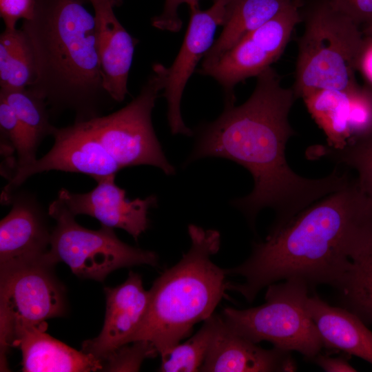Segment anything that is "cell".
<instances>
[{
  "mask_svg": "<svg viewBox=\"0 0 372 372\" xmlns=\"http://www.w3.org/2000/svg\"><path fill=\"white\" fill-rule=\"evenodd\" d=\"M256 78L255 88L245 102L225 106L217 119L198 128L185 163L218 157L243 166L253 177L254 188L231 204L253 226L262 209H271L275 219L270 227H278L315 202L344 188L351 179L338 169L316 179L292 170L285 149L295 134L289 116L297 97L292 87L282 85L272 67Z\"/></svg>",
  "mask_w": 372,
  "mask_h": 372,
  "instance_id": "obj_1",
  "label": "cell"
},
{
  "mask_svg": "<svg viewBox=\"0 0 372 372\" xmlns=\"http://www.w3.org/2000/svg\"><path fill=\"white\" fill-rule=\"evenodd\" d=\"M372 219V209L355 179L306 207L285 224L270 227L263 241L254 242L248 258L225 269L242 283L227 289L251 302L265 287L297 278L309 287L325 284L338 289L350 263L349 253Z\"/></svg>",
  "mask_w": 372,
  "mask_h": 372,
  "instance_id": "obj_2",
  "label": "cell"
},
{
  "mask_svg": "<svg viewBox=\"0 0 372 372\" xmlns=\"http://www.w3.org/2000/svg\"><path fill=\"white\" fill-rule=\"evenodd\" d=\"M163 90L161 75L153 72L138 95L108 115L55 128L54 143L41 158L16 169L4 190L12 192L30 176L51 170L82 173L92 178L116 174L147 165L166 175L175 173L155 134L152 113Z\"/></svg>",
  "mask_w": 372,
  "mask_h": 372,
  "instance_id": "obj_3",
  "label": "cell"
},
{
  "mask_svg": "<svg viewBox=\"0 0 372 372\" xmlns=\"http://www.w3.org/2000/svg\"><path fill=\"white\" fill-rule=\"evenodd\" d=\"M21 29L37 64V77L28 88L45 101L50 115L70 110L75 122L102 116L110 96L103 87L95 17L84 3L35 0L34 15Z\"/></svg>",
  "mask_w": 372,
  "mask_h": 372,
  "instance_id": "obj_4",
  "label": "cell"
},
{
  "mask_svg": "<svg viewBox=\"0 0 372 372\" xmlns=\"http://www.w3.org/2000/svg\"><path fill=\"white\" fill-rule=\"evenodd\" d=\"M188 234L189 250L154 282L146 314L130 341H148L160 355L211 317L227 290L225 269L211 259L220 249V233L191 224Z\"/></svg>",
  "mask_w": 372,
  "mask_h": 372,
  "instance_id": "obj_5",
  "label": "cell"
},
{
  "mask_svg": "<svg viewBox=\"0 0 372 372\" xmlns=\"http://www.w3.org/2000/svg\"><path fill=\"white\" fill-rule=\"evenodd\" d=\"M300 15L304 32L298 41L296 96L358 87L355 74L364 41L360 26L327 0H310Z\"/></svg>",
  "mask_w": 372,
  "mask_h": 372,
  "instance_id": "obj_6",
  "label": "cell"
},
{
  "mask_svg": "<svg viewBox=\"0 0 372 372\" xmlns=\"http://www.w3.org/2000/svg\"><path fill=\"white\" fill-rule=\"evenodd\" d=\"M309 288L297 278L273 283L267 287L262 304L245 309L227 307L221 316L231 330L254 343L267 341L312 360L323 342L308 310Z\"/></svg>",
  "mask_w": 372,
  "mask_h": 372,
  "instance_id": "obj_7",
  "label": "cell"
},
{
  "mask_svg": "<svg viewBox=\"0 0 372 372\" xmlns=\"http://www.w3.org/2000/svg\"><path fill=\"white\" fill-rule=\"evenodd\" d=\"M48 212L56 221L49 250L43 256L50 265L63 262L76 276L101 282L120 268L158 265L155 252L123 242L113 228L101 225L92 230L80 225L59 198L50 204Z\"/></svg>",
  "mask_w": 372,
  "mask_h": 372,
  "instance_id": "obj_8",
  "label": "cell"
},
{
  "mask_svg": "<svg viewBox=\"0 0 372 372\" xmlns=\"http://www.w3.org/2000/svg\"><path fill=\"white\" fill-rule=\"evenodd\" d=\"M0 267L1 364L23 330L48 327L66 311L63 287L43 259Z\"/></svg>",
  "mask_w": 372,
  "mask_h": 372,
  "instance_id": "obj_9",
  "label": "cell"
},
{
  "mask_svg": "<svg viewBox=\"0 0 372 372\" xmlns=\"http://www.w3.org/2000/svg\"><path fill=\"white\" fill-rule=\"evenodd\" d=\"M297 0L271 20L247 34L214 65L200 72L223 87L225 106L234 103V88L240 82L257 76L271 67L285 50L292 32L301 20Z\"/></svg>",
  "mask_w": 372,
  "mask_h": 372,
  "instance_id": "obj_10",
  "label": "cell"
},
{
  "mask_svg": "<svg viewBox=\"0 0 372 372\" xmlns=\"http://www.w3.org/2000/svg\"><path fill=\"white\" fill-rule=\"evenodd\" d=\"M228 1L214 0V4L205 10H200L199 7L191 8L188 28L174 61L169 68L159 63L162 91L167 104V120L173 134H192L181 116L183 93L197 64L214 42L216 28L224 22Z\"/></svg>",
  "mask_w": 372,
  "mask_h": 372,
  "instance_id": "obj_11",
  "label": "cell"
},
{
  "mask_svg": "<svg viewBox=\"0 0 372 372\" xmlns=\"http://www.w3.org/2000/svg\"><path fill=\"white\" fill-rule=\"evenodd\" d=\"M115 177L116 174H112L94 178L96 187L85 193H72L61 188L57 198L75 216H90L103 226L125 230L136 240L148 228V211L156 206L157 198L151 195L130 200L126 191L116 184Z\"/></svg>",
  "mask_w": 372,
  "mask_h": 372,
  "instance_id": "obj_12",
  "label": "cell"
},
{
  "mask_svg": "<svg viewBox=\"0 0 372 372\" xmlns=\"http://www.w3.org/2000/svg\"><path fill=\"white\" fill-rule=\"evenodd\" d=\"M6 204L12 207L0 223V267L41 260L50 246L48 212L26 191L17 189Z\"/></svg>",
  "mask_w": 372,
  "mask_h": 372,
  "instance_id": "obj_13",
  "label": "cell"
},
{
  "mask_svg": "<svg viewBox=\"0 0 372 372\" xmlns=\"http://www.w3.org/2000/svg\"><path fill=\"white\" fill-rule=\"evenodd\" d=\"M106 311L99 335L84 341L81 351L100 361L117 348L130 342L146 314L150 292L139 274L130 271L116 287H105Z\"/></svg>",
  "mask_w": 372,
  "mask_h": 372,
  "instance_id": "obj_14",
  "label": "cell"
},
{
  "mask_svg": "<svg viewBox=\"0 0 372 372\" xmlns=\"http://www.w3.org/2000/svg\"><path fill=\"white\" fill-rule=\"evenodd\" d=\"M96 28L97 53L105 91L115 102L127 94V79L138 41L116 18L110 0H90Z\"/></svg>",
  "mask_w": 372,
  "mask_h": 372,
  "instance_id": "obj_15",
  "label": "cell"
},
{
  "mask_svg": "<svg viewBox=\"0 0 372 372\" xmlns=\"http://www.w3.org/2000/svg\"><path fill=\"white\" fill-rule=\"evenodd\" d=\"M296 369L290 351L258 346L231 330L220 316L200 371L288 372Z\"/></svg>",
  "mask_w": 372,
  "mask_h": 372,
  "instance_id": "obj_16",
  "label": "cell"
},
{
  "mask_svg": "<svg viewBox=\"0 0 372 372\" xmlns=\"http://www.w3.org/2000/svg\"><path fill=\"white\" fill-rule=\"evenodd\" d=\"M48 327L26 329L14 341L12 347L22 353L25 372H88L102 371L101 361L66 345L48 334Z\"/></svg>",
  "mask_w": 372,
  "mask_h": 372,
  "instance_id": "obj_17",
  "label": "cell"
},
{
  "mask_svg": "<svg viewBox=\"0 0 372 372\" xmlns=\"http://www.w3.org/2000/svg\"><path fill=\"white\" fill-rule=\"evenodd\" d=\"M307 307L323 347L342 351L372 364V331L357 315L331 306L317 296L309 298Z\"/></svg>",
  "mask_w": 372,
  "mask_h": 372,
  "instance_id": "obj_18",
  "label": "cell"
},
{
  "mask_svg": "<svg viewBox=\"0 0 372 372\" xmlns=\"http://www.w3.org/2000/svg\"><path fill=\"white\" fill-rule=\"evenodd\" d=\"M293 1L229 0L223 30L204 56L199 72L214 65L241 39L278 15Z\"/></svg>",
  "mask_w": 372,
  "mask_h": 372,
  "instance_id": "obj_19",
  "label": "cell"
},
{
  "mask_svg": "<svg viewBox=\"0 0 372 372\" xmlns=\"http://www.w3.org/2000/svg\"><path fill=\"white\" fill-rule=\"evenodd\" d=\"M350 263L338 289L345 309L372 324V219L349 253Z\"/></svg>",
  "mask_w": 372,
  "mask_h": 372,
  "instance_id": "obj_20",
  "label": "cell"
},
{
  "mask_svg": "<svg viewBox=\"0 0 372 372\" xmlns=\"http://www.w3.org/2000/svg\"><path fill=\"white\" fill-rule=\"evenodd\" d=\"M349 91L316 90L302 98L313 119L325 134L328 146L334 149L344 147L351 138Z\"/></svg>",
  "mask_w": 372,
  "mask_h": 372,
  "instance_id": "obj_21",
  "label": "cell"
},
{
  "mask_svg": "<svg viewBox=\"0 0 372 372\" xmlns=\"http://www.w3.org/2000/svg\"><path fill=\"white\" fill-rule=\"evenodd\" d=\"M37 77L32 43L21 29H7L0 35L1 89L27 88Z\"/></svg>",
  "mask_w": 372,
  "mask_h": 372,
  "instance_id": "obj_22",
  "label": "cell"
},
{
  "mask_svg": "<svg viewBox=\"0 0 372 372\" xmlns=\"http://www.w3.org/2000/svg\"><path fill=\"white\" fill-rule=\"evenodd\" d=\"M311 150V157L325 156L353 169L356 184L372 209V128L341 149L317 145Z\"/></svg>",
  "mask_w": 372,
  "mask_h": 372,
  "instance_id": "obj_23",
  "label": "cell"
},
{
  "mask_svg": "<svg viewBox=\"0 0 372 372\" xmlns=\"http://www.w3.org/2000/svg\"><path fill=\"white\" fill-rule=\"evenodd\" d=\"M0 98L11 107L25 128L32 148L39 145L55 128L50 122V110L45 101L29 88L1 89Z\"/></svg>",
  "mask_w": 372,
  "mask_h": 372,
  "instance_id": "obj_24",
  "label": "cell"
},
{
  "mask_svg": "<svg viewBox=\"0 0 372 372\" xmlns=\"http://www.w3.org/2000/svg\"><path fill=\"white\" fill-rule=\"evenodd\" d=\"M220 320V316L213 314L204 321L200 329L183 343H178L161 355L159 371H200L214 336Z\"/></svg>",
  "mask_w": 372,
  "mask_h": 372,
  "instance_id": "obj_25",
  "label": "cell"
},
{
  "mask_svg": "<svg viewBox=\"0 0 372 372\" xmlns=\"http://www.w3.org/2000/svg\"><path fill=\"white\" fill-rule=\"evenodd\" d=\"M158 354L152 343L138 340L124 344L103 358V371H138L146 358Z\"/></svg>",
  "mask_w": 372,
  "mask_h": 372,
  "instance_id": "obj_26",
  "label": "cell"
},
{
  "mask_svg": "<svg viewBox=\"0 0 372 372\" xmlns=\"http://www.w3.org/2000/svg\"><path fill=\"white\" fill-rule=\"evenodd\" d=\"M35 0H0V15L6 28H16L19 19L29 20L34 13Z\"/></svg>",
  "mask_w": 372,
  "mask_h": 372,
  "instance_id": "obj_27",
  "label": "cell"
},
{
  "mask_svg": "<svg viewBox=\"0 0 372 372\" xmlns=\"http://www.w3.org/2000/svg\"><path fill=\"white\" fill-rule=\"evenodd\" d=\"M200 0H165L162 13L152 19V25L161 30L177 32L182 27V21L178 14V8L187 3L189 9L199 7Z\"/></svg>",
  "mask_w": 372,
  "mask_h": 372,
  "instance_id": "obj_28",
  "label": "cell"
},
{
  "mask_svg": "<svg viewBox=\"0 0 372 372\" xmlns=\"http://www.w3.org/2000/svg\"><path fill=\"white\" fill-rule=\"evenodd\" d=\"M335 9L344 13L360 28L372 21V0H327Z\"/></svg>",
  "mask_w": 372,
  "mask_h": 372,
  "instance_id": "obj_29",
  "label": "cell"
},
{
  "mask_svg": "<svg viewBox=\"0 0 372 372\" xmlns=\"http://www.w3.org/2000/svg\"><path fill=\"white\" fill-rule=\"evenodd\" d=\"M357 71L363 79V85L372 93V37L364 35Z\"/></svg>",
  "mask_w": 372,
  "mask_h": 372,
  "instance_id": "obj_30",
  "label": "cell"
},
{
  "mask_svg": "<svg viewBox=\"0 0 372 372\" xmlns=\"http://www.w3.org/2000/svg\"><path fill=\"white\" fill-rule=\"evenodd\" d=\"M350 355L331 357L329 355L317 354L312 361L327 372H354L357 370L350 364Z\"/></svg>",
  "mask_w": 372,
  "mask_h": 372,
  "instance_id": "obj_31",
  "label": "cell"
},
{
  "mask_svg": "<svg viewBox=\"0 0 372 372\" xmlns=\"http://www.w3.org/2000/svg\"><path fill=\"white\" fill-rule=\"evenodd\" d=\"M361 30L364 36L372 37V21L362 25Z\"/></svg>",
  "mask_w": 372,
  "mask_h": 372,
  "instance_id": "obj_32",
  "label": "cell"
},
{
  "mask_svg": "<svg viewBox=\"0 0 372 372\" xmlns=\"http://www.w3.org/2000/svg\"><path fill=\"white\" fill-rule=\"evenodd\" d=\"M80 1L84 4H85L86 3H90V0H80ZM110 1L114 6V7L120 6L123 3V0H110Z\"/></svg>",
  "mask_w": 372,
  "mask_h": 372,
  "instance_id": "obj_33",
  "label": "cell"
},
{
  "mask_svg": "<svg viewBox=\"0 0 372 372\" xmlns=\"http://www.w3.org/2000/svg\"><path fill=\"white\" fill-rule=\"evenodd\" d=\"M228 1H229V0H228Z\"/></svg>",
  "mask_w": 372,
  "mask_h": 372,
  "instance_id": "obj_34",
  "label": "cell"
}]
</instances>
